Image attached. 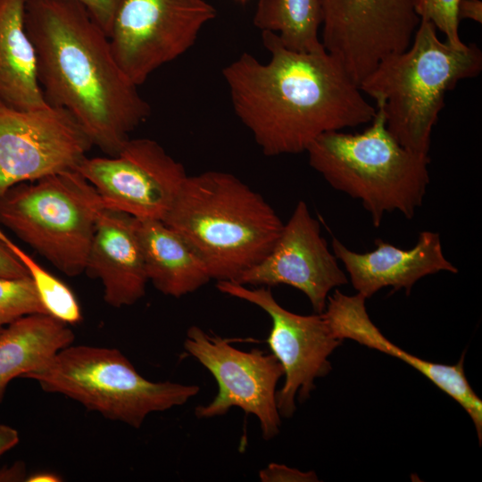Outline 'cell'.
Here are the masks:
<instances>
[{
	"instance_id": "cell-4",
	"label": "cell",
	"mask_w": 482,
	"mask_h": 482,
	"mask_svg": "<svg viewBox=\"0 0 482 482\" xmlns=\"http://www.w3.org/2000/svg\"><path fill=\"white\" fill-rule=\"evenodd\" d=\"M481 71L482 52L476 44L453 47L438 38L430 21L420 20L412 44L381 60L359 87L375 100L401 145L428 155L446 93Z\"/></svg>"
},
{
	"instance_id": "cell-23",
	"label": "cell",
	"mask_w": 482,
	"mask_h": 482,
	"mask_svg": "<svg viewBox=\"0 0 482 482\" xmlns=\"http://www.w3.org/2000/svg\"><path fill=\"white\" fill-rule=\"evenodd\" d=\"M34 313L47 314L29 275L0 277V326Z\"/></svg>"
},
{
	"instance_id": "cell-22",
	"label": "cell",
	"mask_w": 482,
	"mask_h": 482,
	"mask_svg": "<svg viewBox=\"0 0 482 482\" xmlns=\"http://www.w3.org/2000/svg\"><path fill=\"white\" fill-rule=\"evenodd\" d=\"M0 240L27 270L47 314L68 325L80 322L82 320L81 309L71 289L63 281L43 268L1 229Z\"/></svg>"
},
{
	"instance_id": "cell-15",
	"label": "cell",
	"mask_w": 482,
	"mask_h": 482,
	"mask_svg": "<svg viewBox=\"0 0 482 482\" xmlns=\"http://www.w3.org/2000/svg\"><path fill=\"white\" fill-rule=\"evenodd\" d=\"M366 298L361 294L347 295L336 290L328 295L322 317L339 340L350 339L396 357L411 366L439 389L456 401L471 419L482 443V401L470 385L464 371V356L453 365L423 360L388 340L370 320Z\"/></svg>"
},
{
	"instance_id": "cell-16",
	"label": "cell",
	"mask_w": 482,
	"mask_h": 482,
	"mask_svg": "<svg viewBox=\"0 0 482 482\" xmlns=\"http://www.w3.org/2000/svg\"><path fill=\"white\" fill-rule=\"evenodd\" d=\"M375 249L356 253L337 238L332 240L336 258L342 262L358 294L366 299L383 287L404 289L409 295L420 278L440 271L458 273V269L444 255L440 236L432 231L420 233L416 245L402 249L378 238Z\"/></svg>"
},
{
	"instance_id": "cell-2",
	"label": "cell",
	"mask_w": 482,
	"mask_h": 482,
	"mask_svg": "<svg viewBox=\"0 0 482 482\" xmlns=\"http://www.w3.org/2000/svg\"><path fill=\"white\" fill-rule=\"evenodd\" d=\"M25 24L47 103L67 111L93 145L118 154L151 108L118 64L108 35L70 0H28Z\"/></svg>"
},
{
	"instance_id": "cell-26",
	"label": "cell",
	"mask_w": 482,
	"mask_h": 482,
	"mask_svg": "<svg viewBox=\"0 0 482 482\" xmlns=\"http://www.w3.org/2000/svg\"><path fill=\"white\" fill-rule=\"evenodd\" d=\"M82 4L108 35L121 0H70Z\"/></svg>"
},
{
	"instance_id": "cell-12",
	"label": "cell",
	"mask_w": 482,
	"mask_h": 482,
	"mask_svg": "<svg viewBox=\"0 0 482 482\" xmlns=\"http://www.w3.org/2000/svg\"><path fill=\"white\" fill-rule=\"evenodd\" d=\"M77 170L104 207L137 219L163 220L187 174L155 140L129 138L112 156H87Z\"/></svg>"
},
{
	"instance_id": "cell-11",
	"label": "cell",
	"mask_w": 482,
	"mask_h": 482,
	"mask_svg": "<svg viewBox=\"0 0 482 482\" xmlns=\"http://www.w3.org/2000/svg\"><path fill=\"white\" fill-rule=\"evenodd\" d=\"M321 43L359 85L381 60L406 50L420 24L413 0H320Z\"/></svg>"
},
{
	"instance_id": "cell-1",
	"label": "cell",
	"mask_w": 482,
	"mask_h": 482,
	"mask_svg": "<svg viewBox=\"0 0 482 482\" xmlns=\"http://www.w3.org/2000/svg\"><path fill=\"white\" fill-rule=\"evenodd\" d=\"M270 54H242L222 70L234 112L267 156L306 152L320 135L370 122L376 107L326 51L300 53L262 31Z\"/></svg>"
},
{
	"instance_id": "cell-7",
	"label": "cell",
	"mask_w": 482,
	"mask_h": 482,
	"mask_svg": "<svg viewBox=\"0 0 482 482\" xmlns=\"http://www.w3.org/2000/svg\"><path fill=\"white\" fill-rule=\"evenodd\" d=\"M104 203L78 171L18 184L0 195V223L70 277L85 271Z\"/></svg>"
},
{
	"instance_id": "cell-10",
	"label": "cell",
	"mask_w": 482,
	"mask_h": 482,
	"mask_svg": "<svg viewBox=\"0 0 482 482\" xmlns=\"http://www.w3.org/2000/svg\"><path fill=\"white\" fill-rule=\"evenodd\" d=\"M92 146L64 109L50 104L19 109L0 98V195L21 183L77 170Z\"/></svg>"
},
{
	"instance_id": "cell-13",
	"label": "cell",
	"mask_w": 482,
	"mask_h": 482,
	"mask_svg": "<svg viewBox=\"0 0 482 482\" xmlns=\"http://www.w3.org/2000/svg\"><path fill=\"white\" fill-rule=\"evenodd\" d=\"M221 293L249 302L263 310L272 327L267 343L284 370L285 381L276 393L280 416L289 418L295 411V398L306 400L315 380L331 370L328 357L341 345L321 313L300 315L282 307L270 288H248L233 281H217Z\"/></svg>"
},
{
	"instance_id": "cell-33",
	"label": "cell",
	"mask_w": 482,
	"mask_h": 482,
	"mask_svg": "<svg viewBox=\"0 0 482 482\" xmlns=\"http://www.w3.org/2000/svg\"><path fill=\"white\" fill-rule=\"evenodd\" d=\"M3 328H4V327H1V326H0V332L2 331Z\"/></svg>"
},
{
	"instance_id": "cell-19",
	"label": "cell",
	"mask_w": 482,
	"mask_h": 482,
	"mask_svg": "<svg viewBox=\"0 0 482 482\" xmlns=\"http://www.w3.org/2000/svg\"><path fill=\"white\" fill-rule=\"evenodd\" d=\"M28 0H0V98L19 109L48 104L25 24Z\"/></svg>"
},
{
	"instance_id": "cell-21",
	"label": "cell",
	"mask_w": 482,
	"mask_h": 482,
	"mask_svg": "<svg viewBox=\"0 0 482 482\" xmlns=\"http://www.w3.org/2000/svg\"><path fill=\"white\" fill-rule=\"evenodd\" d=\"M253 21L262 31L276 33L290 50L314 53L325 49L319 37L320 0H259Z\"/></svg>"
},
{
	"instance_id": "cell-30",
	"label": "cell",
	"mask_w": 482,
	"mask_h": 482,
	"mask_svg": "<svg viewBox=\"0 0 482 482\" xmlns=\"http://www.w3.org/2000/svg\"><path fill=\"white\" fill-rule=\"evenodd\" d=\"M25 474V464L16 462L0 470V481H25L27 478Z\"/></svg>"
},
{
	"instance_id": "cell-28",
	"label": "cell",
	"mask_w": 482,
	"mask_h": 482,
	"mask_svg": "<svg viewBox=\"0 0 482 482\" xmlns=\"http://www.w3.org/2000/svg\"><path fill=\"white\" fill-rule=\"evenodd\" d=\"M458 19H470L482 22V2L480 0H460L458 4Z\"/></svg>"
},
{
	"instance_id": "cell-18",
	"label": "cell",
	"mask_w": 482,
	"mask_h": 482,
	"mask_svg": "<svg viewBox=\"0 0 482 482\" xmlns=\"http://www.w3.org/2000/svg\"><path fill=\"white\" fill-rule=\"evenodd\" d=\"M136 229L148 281L159 292L179 298L212 279L198 253L163 220L136 218Z\"/></svg>"
},
{
	"instance_id": "cell-20",
	"label": "cell",
	"mask_w": 482,
	"mask_h": 482,
	"mask_svg": "<svg viewBox=\"0 0 482 482\" xmlns=\"http://www.w3.org/2000/svg\"><path fill=\"white\" fill-rule=\"evenodd\" d=\"M74 338L68 324L45 313L26 315L4 326L0 332V403L13 378L42 367Z\"/></svg>"
},
{
	"instance_id": "cell-32",
	"label": "cell",
	"mask_w": 482,
	"mask_h": 482,
	"mask_svg": "<svg viewBox=\"0 0 482 482\" xmlns=\"http://www.w3.org/2000/svg\"><path fill=\"white\" fill-rule=\"evenodd\" d=\"M237 1H240V2H245V1H247V0H237Z\"/></svg>"
},
{
	"instance_id": "cell-8",
	"label": "cell",
	"mask_w": 482,
	"mask_h": 482,
	"mask_svg": "<svg viewBox=\"0 0 482 482\" xmlns=\"http://www.w3.org/2000/svg\"><path fill=\"white\" fill-rule=\"evenodd\" d=\"M216 14L205 0H121L108 34L113 55L138 87L191 48Z\"/></svg>"
},
{
	"instance_id": "cell-3",
	"label": "cell",
	"mask_w": 482,
	"mask_h": 482,
	"mask_svg": "<svg viewBox=\"0 0 482 482\" xmlns=\"http://www.w3.org/2000/svg\"><path fill=\"white\" fill-rule=\"evenodd\" d=\"M163 221L198 253L212 279L233 282L270 253L284 226L259 193L219 170L187 175Z\"/></svg>"
},
{
	"instance_id": "cell-6",
	"label": "cell",
	"mask_w": 482,
	"mask_h": 482,
	"mask_svg": "<svg viewBox=\"0 0 482 482\" xmlns=\"http://www.w3.org/2000/svg\"><path fill=\"white\" fill-rule=\"evenodd\" d=\"M22 378L135 428L149 414L183 405L200 391L197 385L150 381L120 350L86 345L62 348Z\"/></svg>"
},
{
	"instance_id": "cell-25",
	"label": "cell",
	"mask_w": 482,
	"mask_h": 482,
	"mask_svg": "<svg viewBox=\"0 0 482 482\" xmlns=\"http://www.w3.org/2000/svg\"><path fill=\"white\" fill-rule=\"evenodd\" d=\"M262 482H311L319 481L314 471H301L285 464L270 463L259 471Z\"/></svg>"
},
{
	"instance_id": "cell-17",
	"label": "cell",
	"mask_w": 482,
	"mask_h": 482,
	"mask_svg": "<svg viewBox=\"0 0 482 482\" xmlns=\"http://www.w3.org/2000/svg\"><path fill=\"white\" fill-rule=\"evenodd\" d=\"M85 271L100 279L104 299L120 308L139 301L148 282L136 218L103 208L96 219Z\"/></svg>"
},
{
	"instance_id": "cell-27",
	"label": "cell",
	"mask_w": 482,
	"mask_h": 482,
	"mask_svg": "<svg viewBox=\"0 0 482 482\" xmlns=\"http://www.w3.org/2000/svg\"><path fill=\"white\" fill-rule=\"evenodd\" d=\"M25 276H29L25 267L0 240V277L21 278Z\"/></svg>"
},
{
	"instance_id": "cell-5",
	"label": "cell",
	"mask_w": 482,
	"mask_h": 482,
	"mask_svg": "<svg viewBox=\"0 0 482 482\" xmlns=\"http://www.w3.org/2000/svg\"><path fill=\"white\" fill-rule=\"evenodd\" d=\"M361 133L326 132L307 148L311 167L335 189L360 200L378 228L386 212L411 220L429 184V156L410 151L388 132L376 107Z\"/></svg>"
},
{
	"instance_id": "cell-14",
	"label": "cell",
	"mask_w": 482,
	"mask_h": 482,
	"mask_svg": "<svg viewBox=\"0 0 482 482\" xmlns=\"http://www.w3.org/2000/svg\"><path fill=\"white\" fill-rule=\"evenodd\" d=\"M241 285H287L303 292L316 313L325 310L329 293L347 284L303 201H299L270 253L236 281Z\"/></svg>"
},
{
	"instance_id": "cell-24",
	"label": "cell",
	"mask_w": 482,
	"mask_h": 482,
	"mask_svg": "<svg viewBox=\"0 0 482 482\" xmlns=\"http://www.w3.org/2000/svg\"><path fill=\"white\" fill-rule=\"evenodd\" d=\"M460 0H413L420 20L430 21L445 35L446 42L453 47L466 45L459 36L458 4Z\"/></svg>"
},
{
	"instance_id": "cell-29",
	"label": "cell",
	"mask_w": 482,
	"mask_h": 482,
	"mask_svg": "<svg viewBox=\"0 0 482 482\" xmlns=\"http://www.w3.org/2000/svg\"><path fill=\"white\" fill-rule=\"evenodd\" d=\"M19 441L20 436L15 428L0 424V457L18 445Z\"/></svg>"
},
{
	"instance_id": "cell-31",
	"label": "cell",
	"mask_w": 482,
	"mask_h": 482,
	"mask_svg": "<svg viewBox=\"0 0 482 482\" xmlns=\"http://www.w3.org/2000/svg\"><path fill=\"white\" fill-rule=\"evenodd\" d=\"M61 480L58 475L48 471L35 473L25 479L27 482H59Z\"/></svg>"
},
{
	"instance_id": "cell-9",
	"label": "cell",
	"mask_w": 482,
	"mask_h": 482,
	"mask_svg": "<svg viewBox=\"0 0 482 482\" xmlns=\"http://www.w3.org/2000/svg\"><path fill=\"white\" fill-rule=\"evenodd\" d=\"M229 341L197 326L187 331L185 351L214 377L218 385L213 400L198 405L195 414L199 419H209L237 407L255 416L263 439L270 440L278 435L281 423L276 387L284 375L283 368L272 353L260 349L242 351Z\"/></svg>"
}]
</instances>
